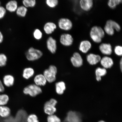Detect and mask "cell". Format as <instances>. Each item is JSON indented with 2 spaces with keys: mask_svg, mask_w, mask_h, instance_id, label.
Returning <instances> with one entry per match:
<instances>
[{
  "mask_svg": "<svg viewBox=\"0 0 122 122\" xmlns=\"http://www.w3.org/2000/svg\"><path fill=\"white\" fill-rule=\"evenodd\" d=\"M90 36L93 41L97 43H100L105 36L104 30L101 27L94 26L91 29Z\"/></svg>",
  "mask_w": 122,
  "mask_h": 122,
  "instance_id": "obj_1",
  "label": "cell"
},
{
  "mask_svg": "<svg viewBox=\"0 0 122 122\" xmlns=\"http://www.w3.org/2000/svg\"><path fill=\"white\" fill-rule=\"evenodd\" d=\"M121 29V27L118 23L112 20H109L107 21L104 30L107 34L109 36H112L115 32L114 30L119 32Z\"/></svg>",
  "mask_w": 122,
  "mask_h": 122,
  "instance_id": "obj_2",
  "label": "cell"
},
{
  "mask_svg": "<svg viewBox=\"0 0 122 122\" xmlns=\"http://www.w3.org/2000/svg\"><path fill=\"white\" fill-rule=\"evenodd\" d=\"M57 103V100L53 98L46 102L44 104L43 108L45 113L48 116L55 114L57 112V109L56 106Z\"/></svg>",
  "mask_w": 122,
  "mask_h": 122,
  "instance_id": "obj_3",
  "label": "cell"
},
{
  "mask_svg": "<svg viewBox=\"0 0 122 122\" xmlns=\"http://www.w3.org/2000/svg\"><path fill=\"white\" fill-rule=\"evenodd\" d=\"M23 93L25 95L35 97L42 93V91L41 87L35 84H30L25 87L23 90Z\"/></svg>",
  "mask_w": 122,
  "mask_h": 122,
  "instance_id": "obj_4",
  "label": "cell"
},
{
  "mask_svg": "<svg viewBox=\"0 0 122 122\" xmlns=\"http://www.w3.org/2000/svg\"><path fill=\"white\" fill-rule=\"evenodd\" d=\"M57 71L56 67L52 65L50 66L48 69L44 71L43 74L47 82L51 83L56 81Z\"/></svg>",
  "mask_w": 122,
  "mask_h": 122,
  "instance_id": "obj_5",
  "label": "cell"
},
{
  "mask_svg": "<svg viewBox=\"0 0 122 122\" xmlns=\"http://www.w3.org/2000/svg\"><path fill=\"white\" fill-rule=\"evenodd\" d=\"M42 52L40 50L30 47L25 53V56L27 60L34 61L40 59L43 56Z\"/></svg>",
  "mask_w": 122,
  "mask_h": 122,
  "instance_id": "obj_6",
  "label": "cell"
},
{
  "mask_svg": "<svg viewBox=\"0 0 122 122\" xmlns=\"http://www.w3.org/2000/svg\"><path fill=\"white\" fill-rule=\"evenodd\" d=\"M58 25L61 30L68 31L73 27V23L71 20L66 18H61L58 22Z\"/></svg>",
  "mask_w": 122,
  "mask_h": 122,
  "instance_id": "obj_7",
  "label": "cell"
},
{
  "mask_svg": "<svg viewBox=\"0 0 122 122\" xmlns=\"http://www.w3.org/2000/svg\"><path fill=\"white\" fill-rule=\"evenodd\" d=\"M59 40L60 43L65 46H69L72 45L74 42L72 36L69 33H63L61 35Z\"/></svg>",
  "mask_w": 122,
  "mask_h": 122,
  "instance_id": "obj_8",
  "label": "cell"
},
{
  "mask_svg": "<svg viewBox=\"0 0 122 122\" xmlns=\"http://www.w3.org/2000/svg\"><path fill=\"white\" fill-rule=\"evenodd\" d=\"M47 49L50 53L54 54L57 49V41L52 36H49L47 39L46 42Z\"/></svg>",
  "mask_w": 122,
  "mask_h": 122,
  "instance_id": "obj_9",
  "label": "cell"
},
{
  "mask_svg": "<svg viewBox=\"0 0 122 122\" xmlns=\"http://www.w3.org/2000/svg\"><path fill=\"white\" fill-rule=\"evenodd\" d=\"M57 25L56 24L52 22H48L44 24L43 30L44 32L47 35L52 34L57 29Z\"/></svg>",
  "mask_w": 122,
  "mask_h": 122,
  "instance_id": "obj_10",
  "label": "cell"
},
{
  "mask_svg": "<svg viewBox=\"0 0 122 122\" xmlns=\"http://www.w3.org/2000/svg\"><path fill=\"white\" fill-rule=\"evenodd\" d=\"M93 0H80L79 5L81 8L85 11H89L93 5Z\"/></svg>",
  "mask_w": 122,
  "mask_h": 122,
  "instance_id": "obj_11",
  "label": "cell"
},
{
  "mask_svg": "<svg viewBox=\"0 0 122 122\" xmlns=\"http://www.w3.org/2000/svg\"><path fill=\"white\" fill-rule=\"evenodd\" d=\"M71 61L73 65L76 67H79L83 65V59L78 53L75 52L74 53L71 58Z\"/></svg>",
  "mask_w": 122,
  "mask_h": 122,
  "instance_id": "obj_12",
  "label": "cell"
},
{
  "mask_svg": "<svg viewBox=\"0 0 122 122\" xmlns=\"http://www.w3.org/2000/svg\"><path fill=\"white\" fill-rule=\"evenodd\" d=\"M35 84L40 87L44 86L46 85L47 81L43 74H38L35 76L34 79Z\"/></svg>",
  "mask_w": 122,
  "mask_h": 122,
  "instance_id": "obj_13",
  "label": "cell"
},
{
  "mask_svg": "<svg viewBox=\"0 0 122 122\" xmlns=\"http://www.w3.org/2000/svg\"><path fill=\"white\" fill-rule=\"evenodd\" d=\"M99 49L103 54L110 55L112 53V46L109 43H102L99 46Z\"/></svg>",
  "mask_w": 122,
  "mask_h": 122,
  "instance_id": "obj_14",
  "label": "cell"
},
{
  "mask_svg": "<svg viewBox=\"0 0 122 122\" xmlns=\"http://www.w3.org/2000/svg\"><path fill=\"white\" fill-rule=\"evenodd\" d=\"M18 7L17 1L16 0H11L6 4L5 8L8 11L13 13L16 12Z\"/></svg>",
  "mask_w": 122,
  "mask_h": 122,
  "instance_id": "obj_15",
  "label": "cell"
},
{
  "mask_svg": "<svg viewBox=\"0 0 122 122\" xmlns=\"http://www.w3.org/2000/svg\"><path fill=\"white\" fill-rule=\"evenodd\" d=\"M86 59L90 64L94 65L100 62L101 58L99 55L90 53L87 56Z\"/></svg>",
  "mask_w": 122,
  "mask_h": 122,
  "instance_id": "obj_16",
  "label": "cell"
},
{
  "mask_svg": "<svg viewBox=\"0 0 122 122\" xmlns=\"http://www.w3.org/2000/svg\"><path fill=\"white\" fill-rule=\"evenodd\" d=\"M100 62L102 66L106 69L111 68L114 63L112 59L107 56H105L102 58L101 59Z\"/></svg>",
  "mask_w": 122,
  "mask_h": 122,
  "instance_id": "obj_17",
  "label": "cell"
},
{
  "mask_svg": "<svg viewBox=\"0 0 122 122\" xmlns=\"http://www.w3.org/2000/svg\"><path fill=\"white\" fill-rule=\"evenodd\" d=\"M92 47L91 43L89 41L85 40L81 42L79 46V50L84 53H87Z\"/></svg>",
  "mask_w": 122,
  "mask_h": 122,
  "instance_id": "obj_18",
  "label": "cell"
},
{
  "mask_svg": "<svg viewBox=\"0 0 122 122\" xmlns=\"http://www.w3.org/2000/svg\"><path fill=\"white\" fill-rule=\"evenodd\" d=\"M11 113V110L9 107L6 106H0V118H8Z\"/></svg>",
  "mask_w": 122,
  "mask_h": 122,
  "instance_id": "obj_19",
  "label": "cell"
},
{
  "mask_svg": "<svg viewBox=\"0 0 122 122\" xmlns=\"http://www.w3.org/2000/svg\"><path fill=\"white\" fill-rule=\"evenodd\" d=\"M15 82V78L11 75H6L5 76L3 79L4 84L7 87H10L13 86Z\"/></svg>",
  "mask_w": 122,
  "mask_h": 122,
  "instance_id": "obj_20",
  "label": "cell"
},
{
  "mask_svg": "<svg viewBox=\"0 0 122 122\" xmlns=\"http://www.w3.org/2000/svg\"><path fill=\"white\" fill-rule=\"evenodd\" d=\"M34 69L30 67H28L24 69L23 71L22 77L25 80H28L33 77L35 74Z\"/></svg>",
  "mask_w": 122,
  "mask_h": 122,
  "instance_id": "obj_21",
  "label": "cell"
},
{
  "mask_svg": "<svg viewBox=\"0 0 122 122\" xmlns=\"http://www.w3.org/2000/svg\"><path fill=\"white\" fill-rule=\"evenodd\" d=\"M55 88L56 93L58 95H62L66 89L65 84L62 81L57 82L56 83Z\"/></svg>",
  "mask_w": 122,
  "mask_h": 122,
  "instance_id": "obj_22",
  "label": "cell"
},
{
  "mask_svg": "<svg viewBox=\"0 0 122 122\" xmlns=\"http://www.w3.org/2000/svg\"><path fill=\"white\" fill-rule=\"evenodd\" d=\"M28 11V8L22 5L19 6L15 12L18 16L20 17L24 18L26 16Z\"/></svg>",
  "mask_w": 122,
  "mask_h": 122,
  "instance_id": "obj_23",
  "label": "cell"
},
{
  "mask_svg": "<svg viewBox=\"0 0 122 122\" xmlns=\"http://www.w3.org/2000/svg\"><path fill=\"white\" fill-rule=\"evenodd\" d=\"M107 73L106 69L100 67L97 68L95 71L97 80L98 81H100L101 80V77L106 75Z\"/></svg>",
  "mask_w": 122,
  "mask_h": 122,
  "instance_id": "obj_24",
  "label": "cell"
},
{
  "mask_svg": "<svg viewBox=\"0 0 122 122\" xmlns=\"http://www.w3.org/2000/svg\"><path fill=\"white\" fill-rule=\"evenodd\" d=\"M75 112H70L68 113L67 118L68 122H80V120Z\"/></svg>",
  "mask_w": 122,
  "mask_h": 122,
  "instance_id": "obj_25",
  "label": "cell"
},
{
  "mask_svg": "<svg viewBox=\"0 0 122 122\" xmlns=\"http://www.w3.org/2000/svg\"><path fill=\"white\" fill-rule=\"evenodd\" d=\"M22 4L23 5L27 8H32L36 5V0H22Z\"/></svg>",
  "mask_w": 122,
  "mask_h": 122,
  "instance_id": "obj_26",
  "label": "cell"
},
{
  "mask_svg": "<svg viewBox=\"0 0 122 122\" xmlns=\"http://www.w3.org/2000/svg\"><path fill=\"white\" fill-rule=\"evenodd\" d=\"M9 100L10 98L7 94H0V106H6L9 102Z\"/></svg>",
  "mask_w": 122,
  "mask_h": 122,
  "instance_id": "obj_27",
  "label": "cell"
},
{
  "mask_svg": "<svg viewBox=\"0 0 122 122\" xmlns=\"http://www.w3.org/2000/svg\"><path fill=\"white\" fill-rule=\"evenodd\" d=\"M33 36L36 40H40L43 37V33L39 29L36 28L33 31Z\"/></svg>",
  "mask_w": 122,
  "mask_h": 122,
  "instance_id": "obj_28",
  "label": "cell"
},
{
  "mask_svg": "<svg viewBox=\"0 0 122 122\" xmlns=\"http://www.w3.org/2000/svg\"><path fill=\"white\" fill-rule=\"evenodd\" d=\"M59 0H46L45 3L46 5L50 8H54L59 4Z\"/></svg>",
  "mask_w": 122,
  "mask_h": 122,
  "instance_id": "obj_29",
  "label": "cell"
},
{
  "mask_svg": "<svg viewBox=\"0 0 122 122\" xmlns=\"http://www.w3.org/2000/svg\"><path fill=\"white\" fill-rule=\"evenodd\" d=\"M47 122H61L60 118L55 114L48 116L47 118Z\"/></svg>",
  "mask_w": 122,
  "mask_h": 122,
  "instance_id": "obj_30",
  "label": "cell"
},
{
  "mask_svg": "<svg viewBox=\"0 0 122 122\" xmlns=\"http://www.w3.org/2000/svg\"><path fill=\"white\" fill-rule=\"evenodd\" d=\"M26 121L27 122H39L37 115L34 114H30L27 116Z\"/></svg>",
  "mask_w": 122,
  "mask_h": 122,
  "instance_id": "obj_31",
  "label": "cell"
},
{
  "mask_svg": "<svg viewBox=\"0 0 122 122\" xmlns=\"http://www.w3.org/2000/svg\"><path fill=\"white\" fill-rule=\"evenodd\" d=\"M7 58L6 56L3 53L0 54V67L5 66L6 65Z\"/></svg>",
  "mask_w": 122,
  "mask_h": 122,
  "instance_id": "obj_32",
  "label": "cell"
},
{
  "mask_svg": "<svg viewBox=\"0 0 122 122\" xmlns=\"http://www.w3.org/2000/svg\"><path fill=\"white\" fill-rule=\"evenodd\" d=\"M114 51L115 54L119 56H121L122 55V47L118 45L116 46L114 49Z\"/></svg>",
  "mask_w": 122,
  "mask_h": 122,
  "instance_id": "obj_33",
  "label": "cell"
},
{
  "mask_svg": "<svg viewBox=\"0 0 122 122\" xmlns=\"http://www.w3.org/2000/svg\"><path fill=\"white\" fill-rule=\"evenodd\" d=\"M107 4L108 6L112 9H115L117 5L115 0H108Z\"/></svg>",
  "mask_w": 122,
  "mask_h": 122,
  "instance_id": "obj_34",
  "label": "cell"
},
{
  "mask_svg": "<svg viewBox=\"0 0 122 122\" xmlns=\"http://www.w3.org/2000/svg\"><path fill=\"white\" fill-rule=\"evenodd\" d=\"M6 13V10L5 8L0 6V20L3 18Z\"/></svg>",
  "mask_w": 122,
  "mask_h": 122,
  "instance_id": "obj_35",
  "label": "cell"
},
{
  "mask_svg": "<svg viewBox=\"0 0 122 122\" xmlns=\"http://www.w3.org/2000/svg\"><path fill=\"white\" fill-rule=\"evenodd\" d=\"M5 90L3 84L1 81L0 80V93L4 92Z\"/></svg>",
  "mask_w": 122,
  "mask_h": 122,
  "instance_id": "obj_36",
  "label": "cell"
},
{
  "mask_svg": "<svg viewBox=\"0 0 122 122\" xmlns=\"http://www.w3.org/2000/svg\"><path fill=\"white\" fill-rule=\"evenodd\" d=\"M4 40V36L2 33L0 31V44L2 43Z\"/></svg>",
  "mask_w": 122,
  "mask_h": 122,
  "instance_id": "obj_37",
  "label": "cell"
},
{
  "mask_svg": "<svg viewBox=\"0 0 122 122\" xmlns=\"http://www.w3.org/2000/svg\"><path fill=\"white\" fill-rule=\"evenodd\" d=\"M117 5H119L122 2V0H115Z\"/></svg>",
  "mask_w": 122,
  "mask_h": 122,
  "instance_id": "obj_38",
  "label": "cell"
},
{
  "mask_svg": "<svg viewBox=\"0 0 122 122\" xmlns=\"http://www.w3.org/2000/svg\"><path fill=\"white\" fill-rule=\"evenodd\" d=\"M120 69H121V71H122V59H121V61L120 62Z\"/></svg>",
  "mask_w": 122,
  "mask_h": 122,
  "instance_id": "obj_39",
  "label": "cell"
},
{
  "mask_svg": "<svg viewBox=\"0 0 122 122\" xmlns=\"http://www.w3.org/2000/svg\"><path fill=\"white\" fill-rule=\"evenodd\" d=\"M98 122H106L104 121H102V120H101V121H99Z\"/></svg>",
  "mask_w": 122,
  "mask_h": 122,
  "instance_id": "obj_40",
  "label": "cell"
},
{
  "mask_svg": "<svg viewBox=\"0 0 122 122\" xmlns=\"http://www.w3.org/2000/svg\"><path fill=\"white\" fill-rule=\"evenodd\" d=\"M0 5H1V2H0Z\"/></svg>",
  "mask_w": 122,
  "mask_h": 122,
  "instance_id": "obj_41",
  "label": "cell"
}]
</instances>
